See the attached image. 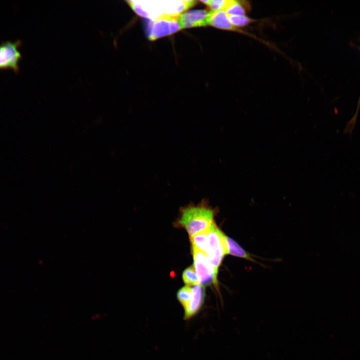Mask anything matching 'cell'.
Listing matches in <instances>:
<instances>
[{
    "mask_svg": "<svg viewBox=\"0 0 360 360\" xmlns=\"http://www.w3.org/2000/svg\"><path fill=\"white\" fill-rule=\"evenodd\" d=\"M130 6L138 16L154 20L164 16H180L194 6V0H128Z\"/></svg>",
    "mask_w": 360,
    "mask_h": 360,
    "instance_id": "obj_1",
    "label": "cell"
},
{
    "mask_svg": "<svg viewBox=\"0 0 360 360\" xmlns=\"http://www.w3.org/2000/svg\"><path fill=\"white\" fill-rule=\"evenodd\" d=\"M215 214V210L202 200L197 205L190 204L182 208L176 224L192 236L208 228L214 222Z\"/></svg>",
    "mask_w": 360,
    "mask_h": 360,
    "instance_id": "obj_2",
    "label": "cell"
},
{
    "mask_svg": "<svg viewBox=\"0 0 360 360\" xmlns=\"http://www.w3.org/2000/svg\"><path fill=\"white\" fill-rule=\"evenodd\" d=\"M226 234L217 226L214 222L207 230L208 256L209 262L218 274V268L226 255Z\"/></svg>",
    "mask_w": 360,
    "mask_h": 360,
    "instance_id": "obj_3",
    "label": "cell"
},
{
    "mask_svg": "<svg viewBox=\"0 0 360 360\" xmlns=\"http://www.w3.org/2000/svg\"><path fill=\"white\" fill-rule=\"evenodd\" d=\"M194 266L200 284L204 286L218 285V274L210 264L208 256L204 252L192 247Z\"/></svg>",
    "mask_w": 360,
    "mask_h": 360,
    "instance_id": "obj_4",
    "label": "cell"
},
{
    "mask_svg": "<svg viewBox=\"0 0 360 360\" xmlns=\"http://www.w3.org/2000/svg\"><path fill=\"white\" fill-rule=\"evenodd\" d=\"M178 16H164L150 20L147 27V35L154 40L172 34L182 29Z\"/></svg>",
    "mask_w": 360,
    "mask_h": 360,
    "instance_id": "obj_5",
    "label": "cell"
},
{
    "mask_svg": "<svg viewBox=\"0 0 360 360\" xmlns=\"http://www.w3.org/2000/svg\"><path fill=\"white\" fill-rule=\"evenodd\" d=\"M21 42H4L0 44V70H12L16 73L19 71L18 64L22 58L18 48Z\"/></svg>",
    "mask_w": 360,
    "mask_h": 360,
    "instance_id": "obj_6",
    "label": "cell"
},
{
    "mask_svg": "<svg viewBox=\"0 0 360 360\" xmlns=\"http://www.w3.org/2000/svg\"><path fill=\"white\" fill-rule=\"evenodd\" d=\"M190 300L184 308V318L189 320L196 315L202 308L205 298V288L200 284L193 286Z\"/></svg>",
    "mask_w": 360,
    "mask_h": 360,
    "instance_id": "obj_7",
    "label": "cell"
},
{
    "mask_svg": "<svg viewBox=\"0 0 360 360\" xmlns=\"http://www.w3.org/2000/svg\"><path fill=\"white\" fill-rule=\"evenodd\" d=\"M208 24L218 28L242 34L255 39L257 38L256 36L233 26L229 20L228 14L224 10L210 12Z\"/></svg>",
    "mask_w": 360,
    "mask_h": 360,
    "instance_id": "obj_8",
    "label": "cell"
},
{
    "mask_svg": "<svg viewBox=\"0 0 360 360\" xmlns=\"http://www.w3.org/2000/svg\"><path fill=\"white\" fill-rule=\"evenodd\" d=\"M209 12L204 10H192L182 13L178 17L182 28L208 25Z\"/></svg>",
    "mask_w": 360,
    "mask_h": 360,
    "instance_id": "obj_9",
    "label": "cell"
},
{
    "mask_svg": "<svg viewBox=\"0 0 360 360\" xmlns=\"http://www.w3.org/2000/svg\"><path fill=\"white\" fill-rule=\"evenodd\" d=\"M225 238L226 245V254L232 255L253 262H256L252 256L240 246L236 242L226 235Z\"/></svg>",
    "mask_w": 360,
    "mask_h": 360,
    "instance_id": "obj_10",
    "label": "cell"
},
{
    "mask_svg": "<svg viewBox=\"0 0 360 360\" xmlns=\"http://www.w3.org/2000/svg\"><path fill=\"white\" fill-rule=\"evenodd\" d=\"M250 9L251 6L248 1L230 0L225 12L228 15L244 16Z\"/></svg>",
    "mask_w": 360,
    "mask_h": 360,
    "instance_id": "obj_11",
    "label": "cell"
},
{
    "mask_svg": "<svg viewBox=\"0 0 360 360\" xmlns=\"http://www.w3.org/2000/svg\"><path fill=\"white\" fill-rule=\"evenodd\" d=\"M207 230L208 228L192 236H190L192 247L204 252L206 254L208 252Z\"/></svg>",
    "mask_w": 360,
    "mask_h": 360,
    "instance_id": "obj_12",
    "label": "cell"
},
{
    "mask_svg": "<svg viewBox=\"0 0 360 360\" xmlns=\"http://www.w3.org/2000/svg\"><path fill=\"white\" fill-rule=\"evenodd\" d=\"M228 18L232 24L239 28L248 26L257 21L256 20L251 18L246 15H228Z\"/></svg>",
    "mask_w": 360,
    "mask_h": 360,
    "instance_id": "obj_13",
    "label": "cell"
},
{
    "mask_svg": "<svg viewBox=\"0 0 360 360\" xmlns=\"http://www.w3.org/2000/svg\"><path fill=\"white\" fill-rule=\"evenodd\" d=\"M182 278L186 286L199 284V280L194 266L186 268L183 272Z\"/></svg>",
    "mask_w": 360,
    "mask_h": 360,
    "instance_id": "obj_14",
    "label": "cell"
},
{
    "mask_svg": "<svg viewBox=\"0 0 360 360\" xmlns=\"http://www.w3.org/2000/svg\"><path fill=\"white\" fill-rule=\"evenodd\" d=\"M192 290V287L190 286H186L178 291L176 298L183 308L187 305L190 300Z\"/></svg>",
    "mask_w": 360,
    "mask_h": 360,
    "instance_id": "obj_15",
    "label": "cell"
},
{
    "mask_svg": "<svg viewBox=\"0 0 360 360\" xmlns=\"http://www.w3.org/2000/svg\"><path fill=\"white\" fill-rule=\"evenodd\" d=\"M201 2L208 5L212 10V11H225L230 2V0H201Z\"/></svg>",
    "mask_w": 360,
    "mask_h": 360,
    "instance_id": "obj_16",
    "label": "cell"
},
{
    "mask_svg": "<svg viewBox=\"0 0 360 360\" xmlns=\"http://www.w3.org/2000/svg\"><path fill=\"white\" fill-rule=\"evenodd\" d=\"M358 102L360 103V100H358Z\"/></svg>",
    "mask_w": 360,
    "mask_h": 360,
    "instance_id": "obj_17",
    "label": "cell"
}]
</instances>
